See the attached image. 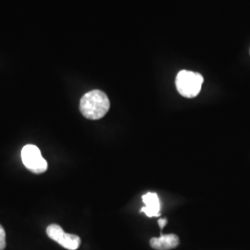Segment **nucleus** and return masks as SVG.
I'll list each match as a JSON object with an SVG mask.
<instances>
[{"instance_id":"nucleus-4","label":"nucleus","mask_w":250,"mask_h":250,"mask_svg":"<svg viewBox=\"0 0 250 250\" xmlns=\"http://www.w3.org/2000/svg\"><path fill=\"white\" fill-rule=\"evenodd\" d=\"M46 234L50 239L60 244L64 249L76 250L81 245V238L78 235L66 233L58 224H50L46 228Z\"/></svg>"},{"instance_id":"nucleus-3","label":"nucleus","mask_w":250,"mask_h":250,"mask_svg":"<svg viewBox=\"0 0 250 250\" xmlns=\"http://www.w3.org/2000/svg\"><path fill=\"white\" fill-rule=\"evenodd\" d=\"M21 161L27 169L39 174L47 170V162L43 158L40 149L35 145H26L21 152Z\"/></svg>"},{"instance_id":"nucleus-5","label":"nucleus","mask_w":250,"mask_h":250,"mask_svg":"<svg viewBox=\"0 0 250 250\" xmlns=\"http://www.w3.org/2000/svg\"><path fill=\"white\" fill-rule=\"evenodd\" d=\"M144 206L141 208V212H143L147 217H158L161 212V201L157 193H146L143 197Z\"/></svg>"},{"instance_id":"nucleus-2","label":"nucleus","mask_w":250,"mask_h":250,"mask_svg":"<svg viewBox=\"0 0 250 250\" xmlns=\"http://www.w3.org/2000/svg\"><path fill=\"white\" fill-rule=\"evenodd\" d=\"M203 82V76L200 73L184 70L178 72L175 84L179 93L183 97L192 99L199 94Z\"/></svg>"},{"instance_id":"nucleus-1","label":"nucleus","mask_w":250,"mask_h":250,"mask_svg":"<svg viewBox=\"0 0 250 250\" xmlns=\"http://www.w3.org/2000/svg\"><path fill=\"white\" fill-rule=\"evenodd\" d=\"M109 107V99L100 90H92L81 99V113L88 120H99L103 118L107 114Z\"/></svg>"},{"instance_id":"nucleus-7","label":"nucleus","mask_w":250,"mask_h":250,"mask_svg":"<svg viewBox=\"0 0 250 250\" xmlns=\"http://www.w3.org/2000/svg\"><path fill=\"white\" fill-rule=\"evenodd\" d=\"M6 248V232L2 225L0 224V250H3Z\"/></svg>"},{"instance_id":"nucleus-8","label":"nucleus","mask_w":250,"mask_h":250,"mask_svg":"<svg viewBox=\"0 0 250 250\" xmlns=\"http://www.w3.org/2000/svg\"><path fill=\"white\" fill-rule=\"evenodd\" d=\"M167 223H168L167 219H160V220H159V225H160L161 229H163V228L166 226Z\"/></svg>"},{"instance_id":"nucleus-6","label":"nucleus","mask_w":250,"mask_h":250,"mask_svg":"<svg viewBox=\"0 0 250 250\" xmlns=\"http://www.w3.org/2000/svg\"><path fill=\"white\" fill-rule=\"evenodd\" d=\"M179 237L176 234H161L160 237H153L150 246L155 250H170L178 247Z\"/></svg>"}]
</instances>
